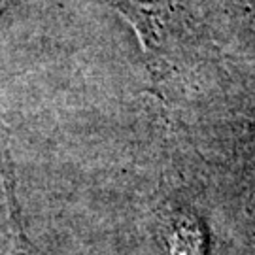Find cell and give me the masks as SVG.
<instances>
[{"mask_svg": "<svg viewBox=\"0 0 255 255\" xmlns=\"http://www.w3.org/2000/svg\"><path fill=\"white\" fill-rule=\"evenodd\" d=\"M8 4H9V0H0V11H2V9L6 8Z\"/></svg>", "mask_w": 255, "mask_h": 255, "instance_id": "obj_1", "label": "cell"}]
</instances>
